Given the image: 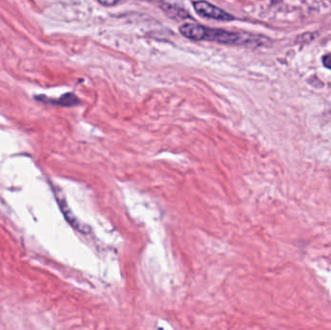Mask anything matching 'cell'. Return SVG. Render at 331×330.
Masks as SVG:
<instances>
[{
	"label": "cell",
	"instance_id": "6da1fadb",
	"mask_svg": "<svg viewBox=\"0 0 331 330\" xmlns=\"http://www.w3.org/2000/svg\"><path fill=\"white\" fill-rule=\"evenodd\" d=\"M184 37L195 41H210L232 46H261L266 39L260 35L230 32L222 29L209 28L199 24H184L179 28Z\"/></svg>",
	"mask_w": 331,
	"mask_h": 330
},
{
	"label": "cell",
	"instance_id": "7a4b0ae2",
	"mask_svg": "<svg viewBox=\"0 0 331 330\" xmlns=\"http://www.w3.org/2000/svg\"><path fill=\"white\" fill-rule=\"evenodd\" d=\"M197 14L202 17L216 20H232L234 17L224 10L210 4L207 1H197L193 4Z\"/></svg>",
	"mask_w": 331,
	"mask_h": 330
},
{
	"label": "cell",
	"instance_id": "3957f363",
	"mask_svg": "<svg viewBox=\"0 0 331 330\" xmlns=\"http://www.w3.org/2000/svg\"><path fill=\"white\" fill-rule=\"evenodd\" d=\"M56 198H57V201H58V203H59V205H60V208H61L63 214L65 216V218H66L68 223H70V224H71L75 229H77L78 231L84 232V231H85L83 230L84 227H83V225L78 221V219L73 215V213L71 212V210L68 208V205H67L65 199H63V198H61L60 197H58V196H56Z\"/></svg>",
	"mask_w": 331,
	"mask_h": 330
},
{
	"label": "cell",
	"instance_id": "277c9868",
	"mask_svg": "<svg viewBox=\"0 0 331 330\" xmlns=\"http://www.w3.org/2000/svg\"><path fill=\"white\" fill-rule=\"evenodd\" d=\"M119 1H121V0H99V2L102 5L108 6V7L115 6Z\"/></svg>",
	"mask_w": 331,
	"mask_h": 330
},
{
	"label": "cell",
	"instance_id": "5b68a950",
	"mask_svg": "<svg viewBox=\"0 0 331 330\" xmlns=\"http://www.w3.org/2000/svg\"><path fill=\"white\" fill-rule=\"evenodd\" d=\"M323 62H324V65H325V66L331 70V53H330V54H327V55H325V56L323 57Z\"/></svg>",
	"mask_w": 331,
	"mask_h": 330
}]
</instances>
